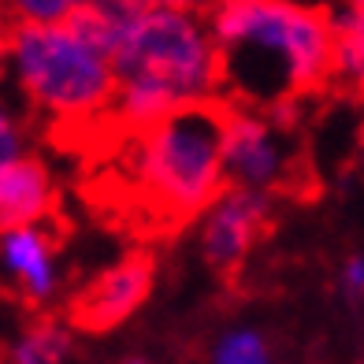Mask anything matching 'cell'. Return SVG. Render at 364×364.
I'll return each instance as SVG.
<instances>
[{
  "instance_id": "cell-1",
  "label": "cell",
  "mask_w": 364,
  "mask_h": 364,
  "mask_svg": "<svg viewBox=\"0 0 364 364\" xmlns=\"http://www.w3.org/2000/svg\"><path fill=\"white\" fill-rule=\"evenodd\" d=\"M220 86L238 108L297 101L331 78L327 11L297 0H216L208 8Z\"/></svg>"
},
{
  "instance_id": "cell-2",
  "label": "cell",
  "mask_w": 364,
  "mask_h": 364,
  "mask_svg": "<svg viewBox=\"0 0 364 364\" xmlns=\"http://www.w3.org/2000/svg\"><path fill=\"white\" fill-rule=\"evenodd\" d=\"M75 26L108 56L115 78L156 82L178 105L212 101L220 90L205 15L145 8L138 0H93Z\"/></svg>"
},
{
  "instance_id": "cell-3",
  "label": "cell",
  "mask_w": 364,
  "mask_h": 364,
  "mask_svg": "<svg viewBox=\"0 0 364 364\" xmlns=\"http://www.w3.org/2000/svg\"><path fill=\"white\" fill-rule=\"evenodd\" d=\"M223 119L216 101L182 105L160 123L138 130L130 149V175L145 205L164 220L201 216L223 190Z\"/></svg>"
},
{
  "instance_id": "cell-4",
  "label": "cell",
  "mask_w": 364,
  "mask_h": 364,
  "mask_svg": "<svg viewBox=\"0 0 364 364\" xmlns=\"http://www.w3.org/2000/svg\"><path fill=\"white\" fill-rule=\"evenodd\" d=\"M0 63L26 105L53 119H93L112 108L115 68L75 23L15 26L0 45Z\"/></svg>"
},
{
  "instance_id": "cell-5",
  "label": "cell",
  "mask_w": 364,
  "mask_h": 364,
  "mask_svg": "<svg viewBox=\"0 0 364 364\" xmlns=\"http://www.w3.org/2000/svg\"><path fill=\"white\" fill-rule=\"evenodd\" d=\"M294 175V145L287 130L272 127L264 112L227 108L223 119V186L272 197Z\"/></svg>"
},
{
  "instance_id": "cell-6",
  "label": "cell",
  "mask_w": 364,
  "mask_h": 364,
  "mask_svg": "<svg viewBox=\"0 0 364 364\" xmlns=\"http://www.w3.org/2000/svg\"><path fill=\"white\" fill-rule=\"evenodd\" d=\"M268 220H272V197L223 186L201 212V230H197L201 260L212 272L242 268L245 257L253 253V245L260 242Z\"/></svg>"
},
{
  "instance_id": "cell-7",
  "label": "cell",
  "mask_w": 364,
  "mask_h": 364,
  "mask_svg": "<svg viewBox=\"0 0 364 364\" xmlns=\"http://www.w3.org/2000/svg\"><path fill=\"white\" fill-rule=\"evenodd\" d=\"M156 283V264L149 253H130L105 268L93 283L78 294L75 320L90 331H108L127 323L149 301Z\"/></svg>"
},
{
  "instance_id": "cell-8",
  "label": "cell",
  "mask_w": 364,
  "mask_h": 364,
  "mask_svg": "<svg viewBox=\"0 0 364 364\" xmlns=\"http://www.w3.org/2000/svg\"><path fill=\"white\" fill-rule=\"evenodd\" d=\"M0 283L30 305H45L60 294V238L48 227H23L0 235Z\"/></svg>"
},
{
  "instance_id": "cell-9",
  "label": "cell",
  "mask_w": 364,
  "mask_h": 364,
  "mask_svg": "<svg viewBox=\"0 0 364 364\" xmlns=\"http://www.w3.org/2000/svg\"><path fill=\"white\" fill-rule=\"evenodd\" d=\"M56 212V178L34 153L0 171V235L23 227H45Z\"/></svg>"
},
{
  "instance_id": "cell-10",
  "label": "cell",
  "mask_w": 364,
  "mask_h": 364,
  "mask_svg": "<svg viewBox=\"0 0 364 364\" xmlns=\"http://www.w3.org/2000/svg\"><path fill=\"white\" fill-rule=\"evenodd\" d=\"M75 335L56 320H34L4 346V364H68Z\"/></svg>"
},
{
  "instance_id": "cell-11",
  "label": "cell",
  "mask_w": 364,
  "mask_h": 364,
  "mask_svg": "<svg viewBox=\"0 0 364 364\" xmlns=\"http://www.w3.org/2000/svg\"><path fill=\"white\" fill-rule=\"evenodd\" d=\"M205 364H279L268 331L257 323H230L208 342Z\"/></svg>"
},
{
  "instance_id": "cell-12",
  "label": "cell",
  "mask_w": 364,
  "mask_h": 364,
  "mask_svg": "<svg viewBox=\"0 0 364 364\" xmlns=\"http://www.w3.org/2000/svg\"><path fill=\"white\" fill-rule=\"evenodd\" d=\"M15 26H60L75 23L93 0H0Z\"/></svg>"
},
{
  "instance_id": "cell-13",
  "label": "cell",
  "mask_w": 364,
  "mask_h": 364,
  "mask_svg": "<svg viewBox=\"0 0 364 364\" xmlns=\"http://www.w3.org/2000/svg\"><path fill=\"white\" fill-rule=\"evenodd\" d=\"M30 153V130L8 97H0V171Z\"/></svg>"
},
{
  "instance_id": "cell-14",
  "label": "cell",
  "mask_w": 364,
  "mask_h": 364,
  "mask_svg": "<svg viewBox=\"0 0 364 364\" xmlns=\"http://www.w3.org/2000/svg\"><path fill=\"white\" fill-rule=\"evenodd\" d=\"M331 75L342 82H360L364 75V38H331Z\"/></svg>"
},
{
  "instance_id": "cell-15",
  "label": "cell",
  "mask_w": 364,
  "mask_h": 364,
  "mask_svg": "<svg viewBox=\"0 0 364 364\" xmlns=\"http://www.w3.org/2000/svg\"><path fill=\"white\" fill-rule=\"evenodd\" d=\"M338 287H342L346 301H360V294H364V257L360 253H350V257L342 260Z\"/></svg>"
},
{
  "instance_id": "cell-16",
  "label": "cell",
  "mask_w": 364,
  "mask_h": 364,
  "mask_svg": "<svg viewBox=\"0 0 364 364\" xmlns=\"http://www.w3.org/2000/svg\"><path fill=\"white\" fill-rule=\"evenodd\" d=\"M145 8H168V11H190V15H201L208 11L216 0H138Z\"/></svg>"
},
{
  "instance_id": "cell-17",
  "label": "cell",
  "mask_w": 364,
  "mask_h": 364,
  "mask_svg": "<svg viewBox=\"0 0 364 364\" xmlns=\"http://www.w3.org/2000/svg\"><path fill=\"white\" fill-rule=\"evenodd\" d=\"M119 364H156V360H149V357H123Z\"/></svg>"
}]
</instances>
